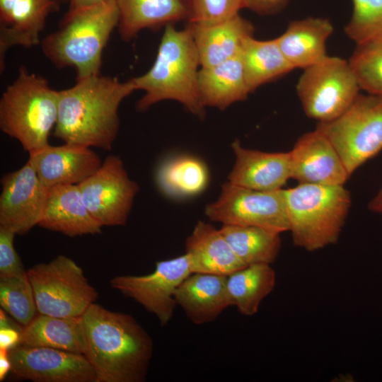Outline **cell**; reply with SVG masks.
<instances>
[{
	"mask_svg": "<svg viewBox=\"0 0 382 382\" xmlns=\"http://www.w3.org/2000/svg\"><path fill=\"white\" fill-rule=\"evenodd\" d=\"M83 354L96 382H142L153 354V341L132 316L92 303L81 316Z\"/></svg>",
	"mask_w": 382,
	"mask_h": 382,
	"instance_id": "1",
	"label": "cell"
},
{
	"mask_svg": "<svg viewBox=\"0 0 382 382\" xmlns=\"http://www.w3.org/2000/svg\"><path fill=\"white\" fill-rule=\"evenodd\" d=\"M369 209L374 212L382 214V187L369 202Z\"/></svg>",
	"mask_w": 382,
	"mask_h": 382,
	"instance_id": "40",
	"label": "cell"
},
{
	"mask_svg": "<svg viewBox=\"0 0 382 382\" xmlns=\"http://www.w3.org/2000/svg\"><path fill=\"white\" fill-rule=\"evenodd\" d=\"M38 226L69 237L100 233L103 227L86 206L78 185L50 189Z\"/></svg>",
	"mask_w": 382,
	"mask_h": 382,
	"instance_id": "21",
	"label": "cell"
},
{
	"mask_svg": "<svg viewBox=\"0 0 382 382\" xmlns=\"http://www.w3.org/2000/svg\"><path fill=\"white\" fill-rule=\"evenodd\" d=\"M285 197L295 245L311 252L337 241L352 203L344 185L299 183Z\"/></svg>",
	"mask_w": 382,
	"mask_h": 382,
	"instance_id": "5",
	"label": "cell"
},
{
	"mask_svg": "<svg viewBox=\"0 0 382 382\" xmlns=\"http://www.w3.org/2000/svg\"><path fill=\"white\" fill-rule=\"evenodd\" d=\"M192 273L189 256L185 253L156 262L154 271L150 274L116 276L110 283L113 289L154 314L163 326L171 320L177 306L174 297L176 289Z\"/></svg>",
	"mask_w": 382,
	"mask_h": 382,
	"instance_id": "12",
	"label": "cell"
},
{
	"mask_svg": "<svg viewBox=\"0 0 382 382\" xmlns=\"http://www.w3.org/2000/svg\"><path fill=\"white\" fill-rule=\"evenodd\" d=\"M78 186L86 206L102 226L126 224L139 185L129 177L119 156H107L100 168Z\"/></svg>",
	"mask_w": 382,
	"mask_h": 382,
	"instance_id": "11",
	"label": "cell"
},
{
	"mask_svg": "<svg viewBox=\"0 0 382 382\" xmlns=\"http://www.w3.org/2000/svg\"><path fill=\"white\" fill-rule=\"evenodd\" d=\"M135 90L132 79L121 82L99 74L76 79L74 86L59 91L54 136L64 143L111 150L120 104Z\"/></svg>",
	"mask_w": 382,
	"mask_h": 382,
	"instance_id": "2",
	"label": "cell"
},
{
	"mask_svg": "<svg viewBox=\"0 0 382 382\" xmlns=\"http://www.w3.org/2000/svg\"><path fill=\"white\" fill-rule=\"evenodd\" d=\"M235 163L228 181L244 187L274 191L282 189L291 178L290 153L266 152L243 147L238 140L231 144Z\"/></svg>",
	"mask_w": 382,
	"mask_h": 382,
	"instance_id": "17",
	"label": "cell"
},
{
	"mask_svg": "<svg viewBox=\"0 0 382 382\" xmlns=\"http://www.w3.org/2000/svg\"><path fill=\"white\" fill-rule=\"evenodd\" d=\"M198 88L204 107L224 110L234 103L245 100L251 92L241 55L212 66L202 67L199 71Z\"/></svg>",
	"mask_w": 382,
	"mask_h": 382,
	"instance_id": "24",
	"label": "cell"
},
{
	"mask_svg": "<svg viewBox=\"0 0 382 382\" xmlns=\"http://www.w3.org/2000/svg\"><path fill=\"white\" fill-rule=\"evenodd\" d=\"M18 345L83 354L81 317L62 318L39 313L21 330Z\"/></svg>",
	"mask_w": 382,
	"mask_h": 382,
	"instance_id": "26",
	"label": "cell"
},
{
	"mask_svg": "<svg viewBox=\"0 0 382 382\" xmlns=\"http://www.w3.org/2000/svg\"><path fill=\"white\" fill-rule=\"evenodd\" d=\"M192 273L228 275L245 267L222 235L210 224L199 221L185 241Z\"/></svg>",
	"mask_w": 382,
	"mask_h": 382,
	"instance_id": "23",
	"label": "cell"
},
{
	"mask_svg": "<svg viewBox=\"0 0 382 382\" xmlns=\"http://www.w3.org/2000/svg\"><path fill=\"white\" fill-rule=\"evenodd\" d=\"M226 279V275L192 273L176 289L175 302L192 323H211L231 306Z\"/></svg>",
	"mask_w": 382,
	"mask_h": 382,
	"instance_id": "20",
	"label": "cell"
},
{
	"mask_svg": "<svg viewBox=\"0 0 382 382\" xmlns=\"http://www.w3.org/2000/svg\"><path fill=\"white\" fill-rule=\"evenodd\" d=\"M119 31L126 41L144 28H156L188 20L187 0H116Z\"/></svg>",
	"mask_w": 382,
	"mask_h": 382,
	"instance_id": "25",
	"label": "cell"
},
{
	"mask_svg": "<svg viewBox=\"0 0 382 382\" xmlns=\"http://www.w3.org/2000/svg\"><path fill=\"white\" fill-rule=\"evenodd\" d=\"M289 0H247V8L259 15L275 14L282 10Z\"/></svg>",
	"mask_w": 382,
	"mask_h": 382,
	"instance_id": "36",
	"label": "cell"
},
{
	"mask_svg": "<svg viewBox=\"0 0 382 382\" xmlns=\"http://www.w3.org/2000/svg\"><path fill=\"white\" fill-rule=\"evenodd\" d=\"M1 183L0 227L18 235L28 233L39 224L50 189L29 159L21 168L4 175Z\"/></svg>",
	"mask_w": 382,
	"mask_h": 382,
	"instance_id": "13",
	"label": "cell"
},
{
	"mask_svg": "<svg viewBox=\"0 0 382 382\" xmlns=\"http://www.w3.org/2000/svg\"><path fill=\"white\" fill-rule=\"evenodd\" d=\"M353 11L345 28L357 45L382 39V0H352Z\"/></svg>",
	"mask_w": 382,
	"mask_h": 382,
	"instance_id": "33",
	"label": "cell"
},
{
	"mask_svg": "<svg viewBox=\"0 0 382 382\" xmlns=\"http://www.w3.org/2000/svg\"><path fill=\"white\" fill-rule=\"evenodd\" d=\"M187 27L202 67L212 66L238 56L245 40L254 33L252 23L240 14L214 23H189Z\"/></svg>",
	"mask_w": 382,
	"mask_h": 382,
	"instance_id": "19",
	"label": "cell"
},
{
	"mask_svg": "<svg viewBox=\"0 0 382 382\" xmlns=\"http://www.w3.org/2000/svg\"><path fill=\"white\" fill-rule=\"evenodd\" d=\"M289 153L291 178L299 183L344 185L350 177L333 145L316 129L303 134Z\"/></svg>",
	"mask_w": 382,
	"mask_h": 382,
	"instance_id": "15",
	"label": "cell"
},
{
	"mask_svg": "<svg viewBox=\"0 0 382 382\" xmlns=\"http://www.w3.org/2000/svg\"><path fill=\"white\" fill-rule=\"evenodd\" d=\"M0 305L1 309L23 326L37 316V308L27 271L0 278Z\"/></svg>",
	"mask_w": 382,
	"mask_h": 382,
	"instance_id": "31",
	"label": "cell"
},
{
	"mask_svg": "<svg viewBox=\"0 0 382 382\" xmlns=\"http://www.w3.org/2000/svg\"><path fill=\"white\" fill-rule=\"evenodd\" d=\"M220 231L245 266L261 263L271 265L281 248L280 233L263 228L222 225Z\"/></svg>",
	"mask_w": 382,
	"mask_h": 382,
	"instance_id": "30",
	"label": "cell"
},
{
	"mask_svg": "<svg viewBox=\"0 0 382 382\" xmlns=\"http://www.w3.org/2000/svg\"><path fill=\"white\" fill-rule=\"evenodd\" d=\"M11 369L8 350L0 349V381H2Z\"/></svg>",
	"mask_w": 382,
	"mask_h": 382,
	"instance_id": "39",
	"label": "cell"
},
{
	"mask_svg": "<svg viewBox=\"0 0 382 382\" xmlns=\"http://www.w3.org/2000/svg\"><path fill=\"white\" fill-rule=\"evenodd\" d=\"M21 332L12 328H0V349L9 350L18 345Z\"/></svg>",
	"mask_w": 382,
	"mask_h": 382,
	"instance_id": "37",
	"label": "cell"
},
{
	"mask_svg": "<svg viewBox=\"0 0 382 382\" xmlns=\"http://www.w3.org/2000/svg\"><path fill=\"white\" fill-rule=\"evenodd\" d=\"M296 93L304 113L324 122L343 113L359 94V86L347 60L327 55L303 69Z\"/></svg>",
	"mask_w": 382,
	"mask_h": 382,
	"instance_id": "9",
	"label": "cell"
},
{
	"mask_svg": "<svg viewBox=\"0 0 382 382\" xmlns=\"http://www.w3.org/2000/svg\"><path fill=\"white\" fill-rule=\"evenodd\" d=\"M56 8L54 0H0L1 71L11 47H30L40 42L46 18Z\"/></svg>",
	"mask_w": 382,
	"mask_h": 382,
	"instance_id": "18",
	"label": "cell"
},
{
	"mask_svg": "<svg viewBox=\"0 0 382 382\" xmlns=\"http://www.w3.org/2000/svg\"><path fill=\"white\" fill-rule=\"evenodd\" d=\"M199 66L197 50L189 28L179 30L173 23L166 25L152 66L144 74L132 79L136 90L145 91L137 102V109L144 111L159 101L173 100L193 115L203 117Z\"/></svg>",
	"mask_w": 382,
	"mask_h": 382,
	"instance_id": "3",
	"label": "cell"
},
{
	"mask_svg": "<svg viewBox=\"0 0 382 382\" xmlns=\"http://www.w3.org/2000/svg\"><path fill=\"white\" fill-rule=\"evenodd\" d=\"M204 214L222 225L257 226L279 233L289 228L284 189L260 191L227 181Z\"/></svg>",
	"mask_w": 382,
	"mask_h": 382,
	"instance_id": "10",
	"label": "cell"
},
{
	"mask_svg": "<svg viewBox=\"0 0 382 382\" xmlns=\"http://www.w3.org/2000/svg\"><path fill=\"white\" fill-rule=\"evenodd\" d=\"M240 55L251 93L294 69L282 53L276 38L259 40L251 36L245 40Z\"/></svg>",
	"mask_w": 382,
	"mask_h": 382,
	"instance_id": "29",
	"label": "cell"
},
{
	"mask_svg": "<svg viewBox=\"0 0 382 382\" xmlns=\"http://www.w3.org/2000/svg\"><path fill=\"white\" fill-rule=\"evenodd\" d=\"M188 23L209 24L220 22L239 14L247 8V0H187Z\"/></svg>",
	"mask_w": 382,
	"mask_h": 382,
	"instance_id": "34",
	"label": "cell"
},
{
	"mask_svg": "<svg viewBox=\"0 0 382 382\" xmlns=\"http://www.w3.org/2000/svg\"><path fill=\"white\" fill-rule=\"evenodd\" d=\"M59 91L22 66L0 100V128L29 154L49 144L58 115Z\"/></svg>",
	"mask_w": 382,
	"mask_h": 382,
	"instance_id": "6",
	"label": "cell"
},
{
	"mask_svg": "<svg viewBox=\"0 0 382 382\" xmlns=\"http://www.w3.org/2000/svg\"><path fill=\"white\" fill-rule=\"evenodd\" d=\"M27 273L40 314L81 317L98 296L82 268L63 255L33 266Z\"/></svg>",
	"mask_w": 382,
	"mask_h": 382,
	"instance_id": "8",
	"label": "cell"
},
{
	"mask_svg": "<svg viewBox=\"0 0 382 382\" xmlns=\"http://www.w3.org/2000/svg\"><path fill=\"white\" fill-rule=\"evenodd\" d=\"M156 180L158 187L166 196L189 197L205 190L209 182V171L201 159L190 155H178L160 164Z\"/></svg>",
	"mask_w": 382,
	"mask_h": 382,
	"instance_id": "28",
	"label": "cell"
},
{
	"mask_svg": "<svg viewBox=\"0 0 382 382\" xmlns=\"http://www.w3.org/2000/svg\"><path fill=\"white\" fill-rule=\"evenodd\" d=\"M276 284V272L270 264L246 265L227 275L226 286L231 306L246 316L255 315L262 300Z\"/></svg>",
	"mask_w": 382,
	"mask_h": 382,
	"instance_id": "27",
	"label": "cell"
},
{
	"mask_svg": "<svg viewBox=\"0 0 382 382\" xmlns=\"http://www.w3.org/2000/svg\"><path fill=\"white\" fill-rule=\"evenodd\" d=\"M119 19L116 0L67 11L60 29L42 40V51L57 67H74L76 79L99 74L103 50Z\"/></svg>",
	"mask_w": 382,
	"mask_h": 382,
	"instance_id": "4",
	"label": "cell"
},
{
	"mask_svg": "<svg viewBox=\"0 0 382 382\" xmlns=\"http://www.w3.org/2000/svg\"><path fill=\"white\" fill-rule=\"evenodd\" d=\"M16 235L14 232L0 227V278L16 276L26 272L14 248Z\"/></svg>",
	"mask_w": 382,
	"mask_h": 382,
	"instance_id": "35",
	"label": "cell"
},
{
	"mask_svg": "<svg viewBox=\"0 0 382 382\" xmlns=\"http://www.w3.org/2000/svg\"><path fill=\"white\" fill-rule=\"evenodd\" d=\"M348 62L359 88L382 96V39L357 45Z\"/></svg>",
	"mask_w": 382,
	"mask_h": 382,
	"instance_id": "32",
	"label": "cell"
},
{
	"mask_svg": "<svg viewBox=\"0 0 382 382\" xmlns=\"http://www.w3.org/2000/svg\"><path fill=\"white\" fill-rule=\"evenodd\" d=\"M108 0H71L68 11H75L101 4Z\"/></svg>",
	"mask_w": 382,
	"mask_h": 382,
	"instance_id": "38",
	"label": "cell"
},
{
	"mask_svg": "<svg viewBox=\"0 0 382 382\" xmlns=\"http://www.w3.org/2000/svg\"><path fill=\"white\" fill-rule=\"evenodd\" d=\"M29 156L40 180L49 189L78 185L93 175L103 163L90 147L70 143L48 144Z\"/></svg>",
	"mask_w": 382,
	"mask_h": 382,
	"instance_id": "16",
	"label": "cell"
},
{
	"mask_svg": "<svg viewBox=\"0 0 382 382\" xmlns=\"http://www.w3.org/2000/svg\"><path fill=\"white\" fill-rule=\"evenodd\" d=\"M333 30L329 19L309 16L291 21L276 40L290 64L304 69L328 55L326 42Z\"/></svg>",
	"mask_w": 382,
	"mask_h": 382,
	"instance_id": "22",
	"label": "cell"
},
{
	"mask_svg": "<svg viewBox=\"0 0 382 382\" xmlns=\"http://www.w3.org/2000/svg\"><path fill=\"white\" fill-rule=\"evenodd\" d=\"M11 371L35 382H96V373L83 354L18 345L8 350Z\"/></svg>",
	"mask_w": 382,
	"mask_h": 382,
	"instance_id": "14",
	"label": "cell"
},
{
	"mask_svg": "<svg viewBox=\"0 0 382 382\" xmlns=\"http://www.w3.org/2000/svg\"><path fill=\"white\" fill-rule=\"evenodd\" d=\"M316 129L333 145L351 175L382 150V96L359 94L337 117Z\"/></svg>",
	"mask_w": 382,
	"mask_h": 382,
	"instance_id": "7",
	"label": "cell"
}]
</instances>
